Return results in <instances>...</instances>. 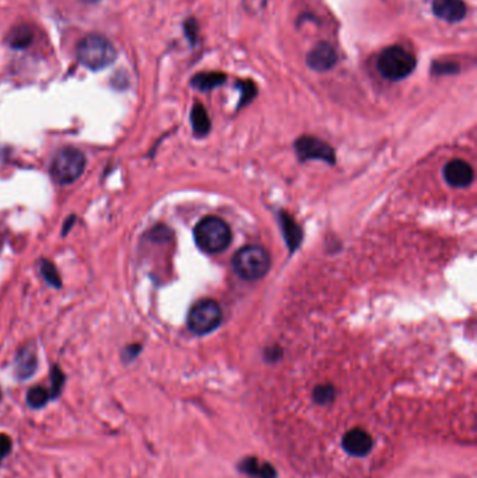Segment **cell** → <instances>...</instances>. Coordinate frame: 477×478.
Returning a JSON list of instances; mask_svg holds the SVG:
<instances>
[{"mask_svg":"<svg viewBox=\"0 0 477 478\" xmlns=\"http://www.w3.org/2000/svg\"><path fill=\"white\" fill-rule=\"evenodd\" d=\"M80 63L88 71L98 72L116 61V49L112 42L99 34L85 35L76 48Z\"/></svg>","mask_w":477,"mask_h":478,"instance_id":"cell-1","label":"cell"},{"mask_svg":"<svg viewBox=\"0 0 477 478\" xmlns=\"http://www.w3.org/2000/svg\"><path fill=\"white\" fill-rule=\"evenodd\" d=\"M416 66V56L400 45H391L382 49L375 62L378 73L390 81H400L409 78Z\"/></svg>","mask_w":477,"mask_h":478,"instance_id":"cell-2","label":"cell"},{"mask_svg":"<svg viewBox=\"0 0 477 478\" xmlns=\"http://www.w3.org/2000/svg\"><path fill=\"white\" fill-rule=\"evenodd\" d=\"M196 245L206 253H219L229 247L231 242V230L229 224L219 217H205L193 231Z\"/></svg>","mask_w":477,"mask_h":478,"instance_id":"cell-3","label":"cell"},{"mask_svg":"<svg viewBox=\"0 0 477 478\" xmlns=\"http://www.w3.org/2000/svg\"><path fill=\"white\" fill-rule=\"evenodd\" d=\"M233 267L239 277L246 281L260 280L270 269V255L262 246H243L234 255Z\"/></svg>","mask_w":477,"mask_h":478,"instance_id":"cell-4","label":"cell"},{"mask_svg":"<svg viewBox=\"0 0 477 478\" xmlns=\"http://www.w3.org/2000/svg\"><path fill=\"white\" fill-rule=\"evenodd\" d=\"M85 168V157L76 149L59 152L51 164V176L61 185H69L78 180Z\"/></svg>","mask_w":477,"mask_h":478,"instance_id":"cell-5","label":"cell"},{"mask_svg":"<svg viewBox=\"0 0 477 478\" xmlns=\"http://www.w3.org/2000/svg\"><path fill=\"white\" fill-rule=\"evenodd\" d=\"M222 308L213 300H202L192 307L188 315V327L192 333L203 336L222 323Z\"/></svg>","mask_w":477,"mask_h":478,"instance_id":"cell-6","label":"cell"},{"mask_svg":"<svg viewBox=\"0 0 477 478\" xmlns=\"http://www.w3.org/2000/svg\"><path fill=\"white\" fill-rule=\"evenodd\" d=\"M296 152H297V156L303 161L322 159L329 164H334L333 149L327 143L319 140L317 137H311V136L300 137L296 142Z\"/></svg>","mask_w":477,"mask_h":478,"instance_id":"cell-7","label":"cell"},{"mask_svg":"<svg viewBox=\"0 0 477 478\" xmlns=\"http://www.w3.org/2000/svg\"><path fill=\"white\" fill-rule=\"evenodd\" d=\"M339 61L336 49L329 42H318L307 55V66L318 73H325L332 71Z\"/></svg>","mask_w":477,"mask_h":478,"instance_id":"cell-8","label":"cell"},{"mask_svg":"<svg viewBox=\"0 0 477 478\" xmlns=\"http://www.w3.org/2000/svg\"><path fill=\"white\" fill-rule=\"evenodd\" d=\"M342 446L350 456L366 458L374 448V439L363 428H353L344 434Z\"/></svg>","mask_w":477,"mask_h":478,"instance_id":"cell-9","label":"cell"},{"mask_svg":"<svg viewBox=\"0 0 477 478\" xmlns=\"http://www.w3.org/2000/svg\"><path fill=\"white\" fill-rule=\"evenodd\" d=\"M431 10L437 18L448 24L461 23L468 14V6L464 0H433Z\"/></svg>","mask_w":477,"mask_h":478,"instance_id":"cell-10","label":"cell"},{"mask_svg":"<svg viewBox=\"0 0 477 478\" xmlns=\"http://www.w3.org/2000/svg\"><path fill=\"white\" fill-rule=\"evenodd\" d=\"M444 176L451 186L465 188L473 182L475 172L469 162L464 159H454L447 164L444 169Z\"/></svg>","mask_w":477,"mask_h":478,"instance_id":"cell-11","label":"cell"},{"mask_svg":"<svg viewBox=\"0 0 477 478\" xmlns=\"http://www.w3.org/2000/svg\"><path fill=\"white\" fill-rule=\"evenodd\" d=\"M37 369V353L32 344L21 348L16 357L14 374L18 379H28Z\"/></svg>","mask_w":477,"mask_h":478,"instance_id":"cell-12","label":"cell"},{"mask_svg":"<svg viewBox=\"0 0 477 478\" xmlns=\"http://www.w3.org/2000/svg\"><path fill=\"white\" fill-rule=\"evenodd\" d=\"M238 470L243 474L259 478H276L277 472L270 463H260L256 456H248L243 460H241L238 465Z\"/></svg>","mask_w":477,"mask_h":478,"instance_id":"cell-13","label":"cell"},{"mask_svg":"<svg viewBox=\"0 0 477 478\" xmlns=\"http://www.w3.org/2000/svg\"><path fill=\"white\" fill-rule=\"evenodd\" d=\"M34 41V31L27 24H18L13 27L6 35V44L17 51L27 49Z\"/></svg>","mask_w":477,"mask_h":478,"instance_id":"cell-14","label":"cell"},{"mask_svg":"<svg viewBox=\"0 0 477 478\" xmlns=\"http://www.w3.org/2000/svg\"><path fill=\"white\" fill-rule=\"evenodd\" d=\"M227 81V75L220 72H203L198 73L191 79V85L195 90H199L202 92L212 91L220 85H223Z\"/></svg>","mask_w":477,"mask_h":478,"instance_id":"cell-15","label":"cell"},{"mask_svg":"<svg viewBox=\"0 0 477 478\" xmlns=\"http://www.w3.org/2000/svg\"><path fill=\"white\" fill-rule=\"evenodd\" d=\"M191 123H192V129H193L195 136L205 137L206 135H209L210 128H212V122H210V118L207 115L206 108L200 102H195V105L191 111Z\"/></svg>","mask_w":477,"mask_h":478,"instance_id":"cell-16","label":"cell"},{"mask_svg":"<svg viewBox=\"0 0 477 478\" xmlns=\"http://www.w3.org/2000/svg\"><path fill=\"white\" fill-rule=\"evenodd\" d=\"M280 226H282V231L284 234L286 242L289 243V246H290V249L293 252L300 245V242L303 239L301 230H300L298 224L287 213H282L280 214Z\"/></svg>","mask_w":477,"mask_h":478,"instance_id":"cell-17","label":"cell"},{"mask_svg":"<svg viewBox=\"0 0 477 478\" xmlns=\"http://www.w3.org/2000/svg\"><path fill=\"white\" fill-rule=\"evenodd\" d=\"M236 87L238 88L239 92H241L238 109L249 105L258 95V87H256L255 81H252V80H237Z\"/></svg>","mask_w":477,"mask_h":478,"instance_id":"cell-18","label":"cell"},{"mask_svg":"<svg viewBox=\"0 0 477 478\" xmlns=\"http://www.w3.org/2000/svg\"><path fill=\"white\" fill-rule=\"evenodd\" d=\"M459 72L461 66L454 61H434L431 63V75L434 76H454Z\"/></svg>","mask_w":477,"mask_h":478,"instance_id":"cell-19","label":"cell"},{"mask_svg":"<svg viewBox=\"0 0 477 478\" xmlns=\"http://www.w3.org/2000/svg\"><path fill=\"white\" fill-rule=\"evenodd\" d=\"M49 398H51V393L45 388L35 386L30 389V392L27 393V403L31 408H41L48 403Z\"/></svg>","mask_w":477,"mask_h":478,"instance_id":"cell-20","label":"cell"},{"mask_svg":"<svg viewBox=\"0 0 477 478\" xmlns=\"http://www.w3.org/2000/svg\"><path fill=\"white\" fill-rule=\"evenodd\" d=\"M182 28H183L185 38L188 39L191 47L195 48L196 45H199V23H198V20L195 17L186 18L182 24Z\"/></svg>","mask_w":477,"mask_h":478,"instance_id":"cell-21","label":"cell"},{"mask_svg":"<svg viewBox=\"0 0 477 478\" xmlns=\"http://www.w3.org/2000/svg\"><path fill=\"white\" fill-rule=\"evenodd\" d=\"M41 273H42L44 278L47 280V283H49L55 288H61L62 280H61L58 269L54 266V263H51L49 260H42V263H41Z\"/></svg>","mask_w":477,"mask_h":478,"instance_id":"cell-22","label":"cell"},{"mask_svg":"<svg viewBox=\"0 0 477 478\" xmlns=\"http://www.w3.org/2000/svg\"><path fill=\"white\" fill-rule=\"evenodd\" d=\"M334 396H336V392H334V388L332 385L317 386L315 391H314V395H313L314 401L317 404H320V405L330 404L334 400Z\"/></svg>","mask_w":477,"mask_h":478,"instance_id":"cell-23","label":"cell"},{"mask_svg":"<svg viewBox=\"0 0 477 478\" xmlns=\"http://www.w3.org/2000/svg\"><path fill=\"white\" fill-rule=\"evenodd\" d=\"M51 384H52V388H51V398H56L59 393H61V389L65 384V376L61 371L59 367H55L52 369V375H51Z\"/></svg>","mask_w":477,"mask_h":478,"instance_id":"cell-24","label":"cell"},{"mask_svg":"<svg viewBox=\"0 0 477 478\" xmlns=\"http://www.w3.org/2000/svg\"><path fill=\"white\" fill-rule=\"evenodd\" d=\"M267 0H242V7L249 14H258L266 8Z\"/></svg>","mask_w":477,"mask_h":478,"instance_id":"cell-25","label":"cell"},{"mask_svg":"<svg viewBox=\"0 0 477 478\" xmlns=\"http://www.w3.org/2000/svg\"><path fill=\"white\" fill-rule=\"evenodd\" d=\"M11 451V439L4 435V434H0V460L4 459Z\"/></svg>","mask_w":477,"mask_h":478,"instance_id":"cell-26","label":"cell"},{"mask_svg":"<svg viewBox=\"0 0 477 478\" xmlns=\"http://www.w3.org/2000/svg\"><path fill=\"white\" fill-rule=\"evenodd\" d=\"M140 345L139 344H133V345H131V347H128V348H125L123 351V355H125V361H131V360H133L139 353H140Z\"/></svg>","mask_w":477,"mask_h":478,"instance_id":"cell-27","label":"cell"},{"mask_svg":"<svg viewBox=\"0 0 477 478\" xmlns=\"http://www.w3.org/2000/svg\"><path fill=\"white\" fill-rule=\"evenodd\" d=\"M83 3H88V4H91V3H97V1H99V0H81Z\"/></svg>","mask_w":477,"mask_h":478,"instance_id":"cell-28","label":"cell"},{"mask_svg":"<svg viewBox=\"0 0 477 478\" xmlns=\"http://www.w3.org/2000/svg\"><path fill=\"white\" fill-rule=\"evenodd\" d=\"M0 396H1V395H0Z\"/></svg>","mask_w":477,"mask_h":478,"instance_id":"cell-29","label":"cell"}]
</instances>
